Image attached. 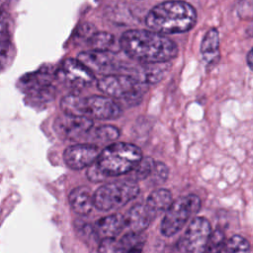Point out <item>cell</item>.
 <instances>
[{
  "label": "cell",
  "instance_id": "603a6c76",
  "mask_svg": "<svg viewBox=\"0 0 253 253\" xmlns=\"http://www.w3.org/2000/svg\"><path fill=\"white\" fill-rule=\"evenodd\" d=\"M226 251L227 253H250V245L244 237L233 235L226 242Z\"/></svg>",
  "mask_w": 253,
  "mask_h": 253
},
{
  "label": "cell",
  "instance_id": "cb8c5ba5",
  "mask_svg": "<svg viewBox=\"0 0 253 253\" xmlns=\"http://www.w3.org/2000/svg\"><path fill=\"white\" fill-rule=\"evenodd\" d=\"M98 253H126L125 248L121 242V239L116 238H106L102 239L99 247Z\"/></svg>",
  "mask_w": 253,
  "mask_h": 253
},
{
  "label": "cell",
  "instance_id": "4fadbf2b",
  "mask_svg": "<svg viewBox=\"0 0 253 253\" xmlns=\"http://www.w3.org/2000/svg\"><path fill=\"white\" fill-rule=\"evenodd\" d=\"M100 153L99 147L94 144H74L64 150L63 159L69 168L80 170L94 164L98 160Z\"/></svg>",
  "mask_w": 253,
  "mask_h": 253
},
{
  "label": "cell",
  "instance_id": "9c48e42d",
  "mask_svg": "<svg viewBox=\"0 0 253 253\" xmlns=\"http://www.w3.org/2000/svg\"><path fill=\"white\" fill-rule=\"evenodd\" d=\"M55 75L61 83L73 90H82L95 81V74L75 58L65 59Z\"/></svg>",
  "mask_w": 253,
  "mask_h": 253
},
{
  "label": "cell",
  "instance_id": "ba28073f",
  "mask_svg": "<svg viewBox=\"0 0 253 253\" xmlns=\"http://www.w3.org/2000/svg\"><path fill=\"white\" fill-rule=\"evenodd\" d=\"M211 234V224L205 217H194L179 240L182 253H205Z\"/></svg>",
  "mask_w": 253,
  "mask_h": 253
},
{
  "label": "cell",
  "instance_id": "5b68a950",
  "mask_svg": "<svg viewBox=\"0 0 253 253\" xmlns=\"http://www.w3.org/2000/svg\"><path fill=\"white\" fill-rule=\"evenodd\" d=\"M97 86L104 94L129 104H135L143 95V82L133 75L111 74L101 76Z\"/></svg>",
  "mask_w": 253,
  "mask_h": 253
},
{
  "label": "cell",
  "instance_id": "2e32d148",
  "mask_svg": "<svg viewBox=\"0 0 253 253\" xmlns=\"http://www.w3.org/2000/svg\"><path fill=\"white\" fill-rule=\"evenodd\" d=\"M68 201L71 210L80 215L88 214L95 207L94 196L91 195L90 189L85 186L73 189L68 196Z\"/></svg>",
  "mask_w": 253,
  "mask_h": 253
},
{
  "label": "cell",
  "instance_id": "7402d4cb",
  "mask_svg": "<svg viewBox=\"0 0 253 253\" xmlns=\"http://www.w3.org/2000/svg\"><path fill=\"white\" fill-rule=\"evenodd\" d=\"M205 253H227L225 237L219 229L211 232Z\"/></svg>",
  "mask_w": 253,
  "mask_h": 253
},
{
  "label": "cell",
  "instance_id": "30bf717a",
  "mask_svg": "<svg viewBox=\"0 0 253 253\" xmlns=\"http://www.w3.org/2000/svg\"><path fill=\"white\" fill-rule=\"evenodd\" d=\"M77 58L85 64L94 74L101 73L104 75L118 74L117 72L126 70L125 65L116 53L112 51L89 50L78 54Z\"/></svg>",
  "mask_w": 253,
  "mask_h": 253
},
{
  "label": "cell",
  "instance_id": "e0dca14e",
  "mask_svg": "<svg viewBox=\"0 0 253 253\" xmlns=\"http://www.w3.org/2000/svg\"><path fill=\"white\" fill-rule=\"evenodd\" d=\"M201 53L204 60L209 63H214L219 58V36L218 31L214 28L209 30L205 35L202 44Z\"/></svg>",
  "mask_w": 253,
  "mask_h": 253
},
{
  "label": "cell",
  "instance_id": "6da1fadb",
  "mask_svg": "<svg viewBox=\"0 0 253 253\" xmlns=\"http://www.w3.org/2000/svg\"><path fill=\"white\" fill-rule=\"evenodd\" d=\"M120 46L129 58L143 64L165 63L178 54V47L172 40L151 30L125 32Z\"/></svg>",
  "mask_w": 253,
  "mask_h": 253
},
{
  "label": "cell",
  "instance_id": "5bb4252c",
  "mask_svg": "<svg viewBox=\"0 0 253 253\" xmlns=\"http://www.w3.org/2000/svg\"><path fill=\"white\" fill-rule=\"evenodd\" d=\"M126 226V216L120 213H114L100 218L93 225L92 231L97 237L102 239L115 238Z\"/></svg>",
  "mask_w": 253,
  "mask_h": 253
},
{
  "label": "cell",
  "instance_id": "3957f363",
  "mask_svg": "<svg viewBox=\"0 0 253 253\" xmlns=\"http://www.w3.org/2000/svg\"><path fill=\"white\" fill-rule=\"evenodd\" d=\"M60 107L66 115L90 120H115L122 113L116 100L101 95L81 97L69 94L62 98Z\"/></svg>",
  "mask_w": 253,
  "mask_h": 253
},
{
  "label": "cell",
  "instance_id": "8992f818",
  "mask_svg": "<svg viewBox=\"0 0 253 253\" xmlns=\"http://www.w3.org/2000/svg\"><path fill=\"white\" fill-rule=\"evenodd\" d=\"M200 209L201 200L196 195L191 194L177 199L165 212L160 225L161 233L166 237L175 235Z\"/></svg>",
  "mask_w": 253,
  "mask_h": 253
},
{
  "label": "cell",
  "instance_id": "8fae6325",
  "mask_svg": "<svg viewBox=\"0 0 253 253\" xmlns=\"http://www.w3.org/2000/svg\"><path fill=\"white\" fill-rule=\"evenodd\" d=\"M20 85L23 92H26L33 100L38 102H46L54 95L50 74L42 70L25 75L21 79Z\"/></svg>",
  "mask_w": 253,
  "mask_h": 253
},
{
  "label": "cell",
  "instance_id": "52a82bcc",
  "mask_svg": "<svg viewBox=\"0 0 253 253\" xmlns=\"http://www.w3.org/2000/svg\"><path fill=\"white\" fill-rule=\"evenodd\" d=\"M139 194L136 182L127 180L101 186L94 194V206L100 211H110L123 207Z\"/></svg>",
  "mask_w": 253,
  "mask_h": 253
},
{
  "label": "cell",
  "instance_id": "ffe728a7",
  "mask_svg": "<svg viewBox=\"0 0 253 253\" xmlns=\"http://www.w3.org/2000/svg\"><path fill=\"white\" fill-rule=\"evenodd\" d=\"M119 136H120L119 128L111 125L100 126L91 132V140H94L97 142L114 141Z\"/></svg>",
  "mask_w": 253,
  "mask_h": 253
},
{
  "label": "cell",
  "instance_id": "7a4b0ae2",
  "mask_svg": "<svg viewBox=\"0 0 253 253\" xmlns=\"http://www.w3.org/2000/svg\"><path fill=\"white\" fill-rule=\"evenodd\" d=\"M197 22V12L188 2L171 0L154 6L145 18L146 26L159 34L171 35L191 30Z\"/></svg>",
  "mask_w": 253,
  "mask_h": 253
},
{
  "label": "cell",
  "instance_id": "44dd1931",
  "mask_svg": "<svg viewBox=\"0 0 253 253\" xmlns=\"http://www.w3.org/2000/svg\"><path fill=\"white\" fill-rule=\"evenodd\" d=\"M115 39L114 36L101 32V33H94L89 40V44L92 46V50H99V51H110V47L114 44Z\"/></svg>",
  "mask_w": 253,
  "mask_h": 253
},
{
  "label": "cell",
  "instance_id": "ac0fdd59",
  "mask_svg": "<svg viewBox=\"0 0 253 253\" xmlns=\"http://www.w3.org/2000/svg\"><path fill=\"white\" fill-rule=\"evenodd\" d=\"M172 194L169 190L166 189H159L153 191L145 201L150 211L153 213L154 216L159 214L162 211L168 210V208L173 203Z\"/></svg>",
  "mask_w": 253,
  "mask_h": 253
},
{
  "label": "cell",
  "instance_id": "d6986e66",
  "mask_svg": "<svg viewBox=\"0 0 253 253\" xmlns=\"http://www.w3.org/2000/svg\"><path fill=\"white\" fill-rule=\"evenodd\" d=\"M145 238L139 232L129 231L121 238L126 253H141Z\"/></svg>",
  "mask_w": 253,
  "mask_h": 253
},
{
  "label": "cell",
  "instance_id": "83f0119b",
  "mask_svg": "<svg viewBox=\"0 0 253 253\" xmlns=\"http://www.w3.org/2000/svg\"><path fill=\"white\" fill-rule=\"evenodd\" d=\"M247 63L249 67L253 70V48L247 54Z\"/></svg>",
  "mask_w": 253,
  "mask_h": 253
},
{
  "label": "cell",
  "instance_id": "9a60e30c",
  "mask_svg": "<svg viewBox=\"0 0 253 253\" xmlns=\"http://www.w3.org/2000/svg\"><path fill=\"white\" fill-rule=\"evenodd\" d=\"M155 216L145 203L136 204L126 215V224L129 231L141 233Z\"/></svg>",
  "mask_w": 253,
  "mask_h": 253
},
{
  "label": "cell",
  "instance_id": "484cf974",
  "mask_svg": "<svg viewBox=\"0 0 253 253\" xmlns=\"http://www.w3.org/2000/svg\"><path fill=\"white\" fill-rule=\"evenodd\" d=\"M168 177V168L162 162H155L153 170L149 178L153 182V184H161Z\"/></svg>",
  "mask_w": 253,
  "mask_h": 253
},
{
  "label": "cell",
  "instance_id": "4316f807",
  "mask_svg": "<svg viewBox=\"0 0 253 253\" xmlns=\"http://www.w3.org/2000/svg\"><path fill=\"white\" fill-rule=\"evenodd\" d=\"M87 176H88V178L90 179V180H92V181H101V180H103L106 176L101 172V170L99 169V167H98V165L96 164V162L94 163V164H92L90 167H89V169H88V171H87Z\"/></svg>",
  "mask_w": 253,
  "mask_h": 253
},
{
  "label": "cell",
  "instance_id": "d4e9b609",
  "mask_svg": "<svg viewBox=\"0 0 253 253\" xmlns=\"http://www.w3.org/2000/svg\"><path fill=\"white\" fill-rule=\"evenodd\" d=\"M154 164H155V161L152 158H150V157L142 158L141 161L139 162V164L133 170L135 178L137 180H143V179L149 178V176L151 175V172L153 170Z\"/></svg>",
  "mask_w": 253,
  "mask_h": 253
},
{
  "label": "cell",
  "instance_id": "277c9868",
  "mask_svg": "<svg viewBox=\"0 0 253 253\" xmlns=\"http://www.w3.org/2000/svg\"><path fill=\"white\" fill-rule=\"evenodd\" d=\"M142 159L140 148L132 143L113 142L100 153L96 164L106 176H120L133 171Z\"/></svg>",
  "mask_w": 253,
  "mask_h": 253
},
{
  "label": "cell",
  "instance_id": "7c38bea8",
  "mask_svg": "<svg viewBox=\"0 0 253 253\" xmlns=\"http://www.w3.org/2000/svg\"><path fill=\"white\" fill-rule=\"evenodd\" d=\"M92 126L93 120L66 114L58 117L53 124L54 131L60 137L71 140L84 137L90 131Z\"/></svg>",
  "mask_w": 253,
  "mask_h": 253
}]
</instances>
